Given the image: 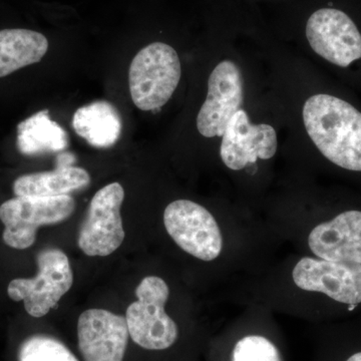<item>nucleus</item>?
Returning <instances> with one entry per match:
<instances>
[{
    "label": "nucleus",
    "instance_id": "nucleus-11",
    "mask_svg": "<svg viewBox=\"0 0 361 361\" xmlns=\"http://www.w3.org/2000/svg\"><path fill=\"white\" fill-rule=\"evenodd\" d=\"M129 337L125 316L89 310L78 318V349L85 361H123Z\"/></svg>",
    "mask_w": 361,
    "mask_h": 361
},
{
    "label": "nucleus",
    "instance_id": "nucleus-1",
    "mask_svg": "<svg viewBox=\"0 0 361 361\" xmlns=\"http://www.w3.org/2000/svg\"><path fill=\"white\" fill-rule=\"evenodd\" d=\"M303 122L327 160L361 172V113L355 106L336 97L315 94L304 104Z\"/></svg>",
    "mask_w": 361,
    "mask_h": 361
},
{
    "label": "nucleus",
    "instance_id": "nucleus-2",
    "mask_svg": "<svg viewBox=\"0 0 361 361\" xmlns=\"http://www.w3.org/2000/svg\"><path fill=\"white\" fill-rule=\"evenodd\" d=\"M180 75L179 56L171 45L163 42L147 45L135 54L130 66L133 103L142 111L159 110L172 97Z\"/></svg>",
    "mask_w": 361,
    "mask_h": 361
},
{
    "label": "nucleus",
    "instance_id": "nucleus-20",
    "mask_svg": "<svg viewBox=\"0 0 361 361\" xmlns=\"http://www.w3.org/2000/svg\"><path fill=\"white\" fill-rule=\"evenodd\" d=\"M75 161V156L71 153H61L58 157V168L71 167Z\"/></svg>",
    "mask_w": 361,
    "mask_h": 361
},
{
    "label": "nucleus",
    "instance_id": "nucleus-19",
    "mask_svg": "<svg viewBox=\"0 0 361 361\" xmlns=\"http://www.w3.org/2000/svg\"><path fill=\"white\" fill-rule=\"evenodd\" d=\"M18 361H78L63 342L45 334H33L21 342Z\"/></svg>",
    "mask_w": 361,
    "mask_h": 361
},
{
    "label": "nucleus",
    "instance_id": "nucleus-3",
    "mask_svg": "<svg viewBox=\"0 0 361 361\" xmlns=\"http://www.w3.org/2000/svg\"><path fill=\"white\" fill-rule=\"evenodd\" d=\"M137 301L126 312L130 338L140 348L164 351L179 339V326L166 312L170 289L160 277L147 276L135 288Z\"/></svg>",
    "mask_w": 361,
    "mask_h": 361
},
{
    "label": "nucleus",
    "instance_id": "nucleus-16",
    "mask_svg": "<svg viewBox=\"0 0 361 361\" xmlns=\"http://www.w3.org/2000/svg\"><path fill=\"white\" fill-rule=\"evenodd\" d=\"M49 51V40L35 30H0V78L42 61Z\"/></svg>",
    "mask_w": 361,
    "mask_h": 361
},
{
    "label": "nucleus",
    "instance_id": "nucleus-8",
    "mask_svg": "<svg viewBox=\"0 0 361 361\" xmlns=\"http://www.w3.org/2000/svg\"><path fill=\"white\" fill-rule=\"evenodd\" d=\"M311 49L334 65L348 68L361 59V35L355 23L338 9L322 8L306 25Z\"/></svg>",
    "mask_w": 361,
    "mask_h": 361
},
{
    "label": "nucleus",
    "instance_id": "nucleus-14",
    "mask_svg": "<svg viewBox=\"0 0 361 361\" xmlns=\"http://www.w3.org/2000/svg\"><path fill=\"white\" fill-rule=\"evenodd\" d=\"M73 128L90 146L110 148L120 139L122 118L113 104L97 101L75 111Z\"/></svg>",
    "mask_w": 361,
    "mask_h": 361
},
{
    "label": "nucleus",
    "instance_id": "nucleus-15",
    "mask_svg": "<svg viewBox=\"0 0 361 361\" xmlns=\"http://www.w3.org/2000/svg\"><path fill=\"white\" fill-rule=\"evenodd\" d=\"M90 184V176L85 169L56 168L49 172L20 176L13 183L16 196L59 197L85 189Z\"/></svg>",
    "mask_w": 361,
    "mask_h": 361
},
{
    "label": "nucleus",
    "instance_id": "nucleus-18",
    "mask_svg": "<svg viewBox=\"0 0 361 361\" xmlns=\"http://www.w3.org/2000/svg\"><path fill=\"white\" fill-rule=\"evenodd\" d=\"M228 345L222 361H285L276 341L260 332L240 334Z\"/></svg>",
    "mask_w": 361,
    "mask_h": 361
},
{
    "label": "nucleus",
    "instance_id": "nucleus-13",
    "mask_svg": "<svg viewBox=\"0 0 361 361\" xmlns=\"http://www.w3.org/2000/svg\"><path fill=\"white\" fill-rule=\"evenodd\" d=\"M308 245L323 260L361 265L360 211H348L316 226Z\"/></svg>",
    "mask_w": 361,
    "mask_h": 361
},
{
    "label": "nucleus",
    "instance_id": "nucleus-17",
    "mask_svg": "<svg viewBox=\"0 0 361 361\" xmlns=\"http://www.w3.org/2000/svg\"><path fill=\"white\" fill-rule=\"evenodd\" d=\"M16 146L25 156L56 153L68 148V135L49 118V111L44 110L18 123Z\"/></svg>",
    "mask_w": 361,
    "mask_h": 361
},
{
    "label": "nucleus",
    "instance_id": "nucleus-4",
    "mask_svg": "<svg viewBox=\"0 0 361 361\" xmlns=\"http://www.w3.org/2000/svg\"><path fill=\"white\" fill-rule=\"evenodd\" d=\"M75 202L70 195L59 197L16 196L0 206L4 243L13 249L30 248L42 226L58 224L73 215Z\"/></svg>",
    "mask_w": 361,
    "mask_h": 361
},
{
    "label": "nucleus",
    "instance_id": "nucleus-6",
    "mask_svg": "<svg viewBox=\"0 0 361 361\" xmlns=\"http://www.w3.org/2000/svg\"><path fill=\"white\" fill-rule=\"evenodd\" d=\"M164 225L175 243L193 257L206 262L219 257L222 233L205 207L190 200L172 202L164 212Z\"/></svg>",
    "mask_w": 361,
    "mask_h": 361
},
{
    "label": "nucleus",
    "instance_id": "nucleus-7",
    "mask_svg": "<svg viewBox=\"0 0 361 361\" xmlns=\"http://www.w3.org/2000/svg\"><path fill=\"white\" fill-rule=\"evenodd\" d=\"M125 191L120 183L106 185L94 194L89 212L78 232L80 250L90 257H106L125 240L121 208Z\"/></svg>",
    "mask_w": 361,
    "mask_h": 361
},
{
    "label": "nucleus",
    "instance_id": "nucleus-12",
    "mask_svg": "<svg viewBox=\"0 0 361 361\" xmlns=\"http://www.w3.org/2000/svg\"><path fill=\"white\" fill-rule=\"evenodd\" d=\"M274 128L265 123L253 125L244 110H239L228 123L222 135L220 155L226 167L242 170L258 159L269 160L277 152Z\"/></svg>",
    "mask_w": 361,
    "mask_h": 361
},
{
    "label": "nucleus",
    "instance_id": "nucleus-10",
    "mask_svg": "<svg viewBox=\"0 0 361 361\" xmlns=\"http://www.w3.org/2000/svg\"><path fill=\"white\" fill-rule=\"evenodd\" d=\"M294 283L302 290L320 292L338 302L361 303V265L305 257L292 272Z\"/></svg>",
    "mask_w": 361,
    "mask_h": 361
},
{
    "label": "nucleus",
    "instance_id": "nucleus-9",
    "mask_svg": "<svg viewBox=\"0 0 361 361\" xmlns=\"http://www.w3.org/2000/svg\"><path fill=\"white\" fill-rule=\"evenodd\" d=\"M243 102L241 71L231 61H221L208 80L205 103L197 116V129L203 137H222L228 123Z\"/></svg>",
    "mask_w": 361,
    "mask_h": 361
},
{
    "label": "nucleus",
    "instance_id": "nucleus-21",
    "mask_svg": "<svg viewBox=\"0 0 361 361\" xmlns=\"http://www.w3.org/2000/svg\"><path fill=\"white\" fill-rule=\"evenodd\" d=\"M345 361H361V351L353 353Z\"/></svg>",
    "mask_w": 361,
    "mask_h": 361
},
{
    "label": "nucleus",
    "instance_id": "nucleus-5",
    "mask_svg": "<svg viewBox=\"0 0 361 361\" xmlns=\"http://www.w3.org/2000/svg\"><path fill=\"white\" fill-rule=\"evenodd\" d=\"M37 262V276L13 279L7 293L13 301H23L28 314L40 318L54 310L70 291L73 274L68 256L59 249L40 251Z\"/></svg>",
    "mask_w": 361,
    "mask_h": 361
}]
</instances>
